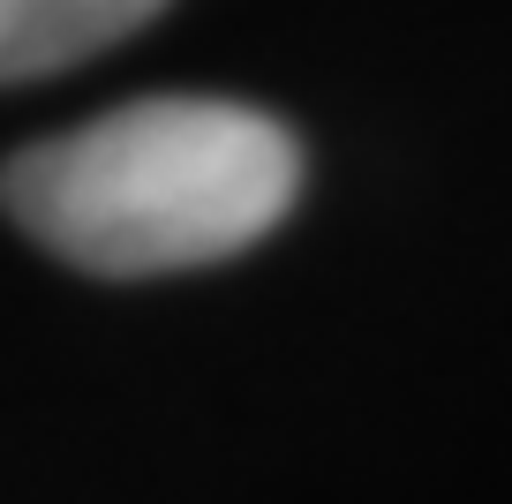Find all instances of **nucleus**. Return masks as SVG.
<instances>
[{
  "instance_id": "1",
  "label": "nucleus",
  "mask_w": 512,
  "mask_h": 504,
  "mask_svg": "<svg viewBox=\"0 0 512 504\" xmlns=\"http://www.w3.org/2000/svg\"><path fill=\"white\" fill-rule=\"evenodd\" d=\"M302 196V143L241 98H136L8 158L0 204L98 279L241 256Z\"/></svg>"
},
{
  "instance_id": "2",
  "label": "nucleus",
  "mask_w": 512,
  "mask_h": 504,
  "mask_svg": "<svg viewBox=\"0 0 512 504\" xmlns=\"http://www.w3.org/2000/svg\"><path fill=\"white\" fill-rule=\"evenodd\" d=\"M166 0H0V83L61 76L144 31Z\"/></svg>"
}]
</instances>
